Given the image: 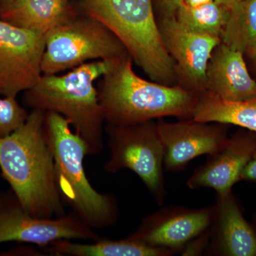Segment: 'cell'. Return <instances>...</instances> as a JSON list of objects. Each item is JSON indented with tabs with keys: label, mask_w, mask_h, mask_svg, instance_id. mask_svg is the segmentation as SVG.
Returning a JSON list of instances; mask_svg holds the SVG:
<instances>
[{
	"label": "cell",
	"mask_w": 256,
	"mask_h": 256,
	"mask_svg": "<svg viewBox=\"0 0 256 256\" xmlns=\"http://www.w3.org/2000/svg\"><path fill=\"white\" fill-rule=\"evenodd\" d=\"M45 114L33 109L21 127L0 138V169L26 213L53 218L64 216V210L44 134Z\"/></svg>",
	"instance_id": "obj_1"
},
{
	"label": "cell",
	"mask_w": 256,
	"mask_h": 256,
	"mask_svg": "<svg viewBox=\"0 0 256 256\" xmlns=\"http://www.w3.org/2000/svg\"><path fill=\"white\" fill-rule=\"evenodd\" d=\"M129 54L101 77L98 90L104 119L127 126L164 117L192 118L198 96L180 85L149 82L134 73Z\"/></svg>",
	"instance_id": "obj_2"
},
{
	"label": "cell",
	"mask_w": 256,
	"mask_h": 256,
	"mask_svg": "<svg viewBox=\"0 0 256 256\" xmlns=\"http://www.w3.org/2000/svg\"><path fill=\"white\" fill-rule=\"evenodd\" d=\"M119 58L88 62L64 75L42 74L36 84L24 92L25 105L62 114L86 142L88 154H98L104 148L105 119L95 82L108 73Z\"/></svg>",
	"instance_id": "obj_3"
},
{
	"label": "cell",
	"mask_w": 256,
	"mask_h": 256,
	"mask_svg": "<svg viewBox=\"0 0 256 256\" xmlns=\"http://www.w3.org/2000/svg\"><path fill=\"white\" fill-rule=\"evenodd\" d=\"M87 16L104 24L152 80L178 85L172 58L165 48L152 0H84Z\"/></svg>",
	"instance_id": "obj_4"
},
{
	"label": "cell",
	"mask_w": 256,
	"mask_h": 256,
	"mask_svg": "<svg viewBox=\"0 0 256 256\" xmlns=\"http://www.w3.org/2000/svg\"><path fill=\"white\" fill-rule=\"evenodd\" d=\"M70 126L62 114L46 112L44 129L54 160L56 181L60 196L92 228L108 226L117 215L114 200L96 191L89 182L84 165L88 148Z\"/></svg>",
	"instance_id": "obj_5"
},
{
	"label": "cell",
	"mask_w": 256,
	"mask_h": 256,
	"mask_svg": "<svg viewBox=\"0 0 256 256\" xmlns=\"http://www.w3.org/2000/svg\"><path fill=\"white\" fill-rule=\"evenodd\" d=\"M128 54L124 45L104 24L88 16H76L46 35L42 74H57L90 60H112Z\"/></svg>",
	"instance_id": "obj_6"
},
{
	"label": "cell",
	"mask_w": 256,
	"mask_h": 256,
	"mask_svg": "<svg viewBox=\"0 0 256 256\" xmlns=\"http://www.w3.org/2000/svg\"><path fill=\"white\" fill-rule=\"evenodd\" d=\"M110 156L106 163L108 172L128 169L140 178L162 204L164 188L162 166L164 148L154 120L127 126L108 124L107 129Z\"/></svg>",
	"instance_id": "obj_7"
},
{
	"label": "cell",
	"mask_w": 256,
	"mask_h": 256,
	"mask_svg": "<svg viewBox=\"0 0 256 256\" xmlns=\"http://www.w3.org/2000/svg\"><path fill=\"white\" fill-rule=\"evenodd\" d=\"M46 36L0 18V94L16 97L42 76Z\"/></svg>",
	"instance_id": "obj_8"
},
{
	"label": "cell",
	"mask_w": 256,
	"mask_h": 256,
	"mask_svg": "<svg viewBox=\"0 0 256 256\" xmlns=\"http://www.w3.org/2000/svg\"><path fill=\"white\" fill-rule=\"evenodd\" d=\"M158 24L165 48L174 63L178 85L198 96L204 94L207 66L220 38L188 30L175 16H162Z\"/></svg>",
	"instance_id": "obj_9"
},
{
	"label": "cell",
	"mask_w": 256,
	"mask_h": 256,
	"mask_svg": "<svg viewBox=\"0 0 256 256\" xmlns=\"http://www.w3.org/2000/svg\"><path fill=\"white\" fill-rule=\"evenodd\" d=\"M76 214L53 218H38L26 213L20 204L0 207V244L18 242L38 246L60 240H98L97 234Z\"/></svg>",
	"instance_id": "obj_10"
},
{
	"label": "cell",
	"mask_w": 256,
	"mask_h": 256,
	"mask_svg": "<svg viewBox=\"0 0 256 256\" xmlns=\"http://www.w3.org/2000/svg\"><path fill=\"white\" fill-rule=\"evenodd\" d=\"M156 124L164 148V165L170 171L183 169L197 156H214L229 140L225 124L190 118L176 122L160 121Z\"/></svg>",
	"instance_id": "obj_11"
},
{
	"label": "cell",
	"mask_w": 256,
	"mask_h": 256,
	"mask_svg": "<svg viewBox=\"0 0 256 256\" xmlns=\"http://www.w3.org/2000/svg\"><path fill=\"white\" fill-rule=\"evenodd\" d=\"M216 208H174L151 216L128 238L152 247L182 250L210 228Z\"/></svg>",
	"instance_id": "obj_12"
},
{
	"label": "cell",
	"mask_w": 256,
	"mask_h": 256,
	"mask_svg": "<svg viewBox=\"0 0 256 256\" xmlns=\"http://www.w3.org/2000/svg\"><path fill=\"white\" fill-rule=\"evenodd\" d=\"M256 146V132L244 129L229 138L226 146L212 156L206 164L198 168L188 178L192 190L212 188L218 198L232 192L240 181L242 170L248 162Z\"/></svg>",
	"instance_id": "obj_13"
},
{
	"label": "cell",
	"mask_w": 256,
	"mask_h": 256,
	"mask_svg": "<svg viewBox=\"0 0 256 256\" xmlns=\"http://www.w3.org/2000/svg\"><path fill=\"white\" fill-rule=\"evenodd\" d=\"M244 55L220 42L208 62L204 94L227 101L256 97V80L249 74Z\"/></svg>",
	"instance_id": "obj_14"
},
{
	"label": "cell",
	"mask_w": 256,
	"mask_h": 256,
	"mask_svg": "<svg viewBox=\"0 0 256 256\" xmlns=\"http://www.w3.org/2000/svg\"><path fill=\"white\" fill-rule=\"evenodd\" d=\"M68 0H14L0 18L46 36L76 18Z\"/></svg>",
	"instance_id": "obj_15"
},
{
	"label": "cell",
	"mask_w": 256,
	"mask_h": 256,
	"mask_svg": "<svg viewBox=\"0 0 256 256\" xmlns=\"http://www.w3.org/2000/svg\"><path fill=\"white\" fill-rule=\"evenodd\" d=\"M218 244L222 255L256 256V232L244 216L232 192L218 197L216 208Z\"/></svg>",
	"instance_id": "obj_16"
},
{
	"label": "cell",
	"mask_w": 256,
	"mask_h": 256,
	"mask_svg": "<svg viewBox=\"0 0 256 256\" xmlns=\"http://www.w3.org/2000/svg\"><path fill=\"white\" fill-rule=\"evenodd\" d=\"M192 119L234 124L256 132V96L245 100L227 101L210 94H202L198 96Z\"/></svg>",
	"instance_id": "obj_17"
},
{
	"label": "cell",
	"mask_w": 256,
	"mask_h": 256,
	"mask_svg": "<svg viewBox=\"0 0 256 256\" xmlns=\"http://www.w3.org/2000/svg\"><path fill=\"white\" fill-rule=\"evenodd\" d=\"M50 252L72 256H166L174 254L168 249L146 245L128 238L120 240H96L82 244L60 240L50 244Z\"/></svg>",
	"instance_id": "obj_18"
},
{
	"label": "cell",
	"mask_w": 256,
	"mask_h": 256,
	"mask_svg": "<svg viewBox=\"0 0 256 256\" xmlns=\"http://www.w3.org/2000/svg\"><path fill=\"white\" fill-rule=\"evenodd\" d=\"M220 42L246 54L256 42V0H242L228 9Z\"/></svg>",
	"instance_id": "obj_19"
},
{
	"label": "cell",
	"mask_w": 256,
	"mask_h": 256,
	"mask_svg": "<svg viewBox=\"0 0 256 256\" xmlns=\"http://www.w3.org/2000/svg\"><path fill=\"white\" fill-rule=\"evenodd\" d=\"M227 13V8L213 1L195 6L181 4L175 18L188 30L220 38L226 21Z\"/></svg>",
	"instance_id": "obj_20"
},
{
	"label": "cell",
	"mask_w": 256,
	"mask_h": 256,
	"mask_svg": "<svg viewBox=\"0 0 256 256\" xmlns=\"http://www.w3.org/2000/svg\"><path fill=\"white\" fill-rule=\"evenodd\" d=\"M24 108L18 104L16 97L0 98V138H4L21 127L28 118Z\"/></svg>",
	"instance_id": "obj_21"
},
{
	"label": "cell",
	"mask_w": 256,
	"mask_h": 256,
	"mask_svg": "<svg viewBox=\"0 0 256 256\" xmlns=\"http://www.w3.org/2000/svg\"><path fill=\"white\" fill-rule=\"evenodd\" d=\"M240 180L256 182V146L252 158L242 170Z\"/></svg>",
	"instance_id": "obj_22"
},
{
	"label": "cell",
	"mask_w": 256,
	"mask_h": 256,
	"mask_svg": "<svg viewBox=\"0 0 256 256\" xmlns=\"http://www.w3.org/2000/svg\"><path fill=\"white\" fill-rule=\"evenodd\" d=\"M163 16H175L182 0H162Z\"/></svg>",
	"instance_id": "obj_23"
},
{
	"label": "cell",
	"mask_w": 256,
	"mask_h": 256,
	"mask_svg": "<svg viewBox=\"0 0 256 256\" xmlns=\"http://www.w3.org/2000/svg\"><path fill=\"white\" fill-rule=\"evenodd\" d=\"M242 1V0H214L215 2L217 4L227 8V9L232 8V6H234L235 4H238V3Z\"/></svg>",
	"instance_id": "obj_24"
},
{
	"label": "cell",
	"mask_w": 256,
	"mask_h": 256,
	"mask_svg": "<svg viewBox=\"0 0 256 256\" xmlns=\"http://www.w3.org/2000/svg\"><path fill=\"white\" fill-rule=\"evenodd\" d=\"M213 1H214V0H182V4L186 5V6H195L206 4V3Z\"/></svg>",
	"instance_id": "obj_25"
},
{
	"label": "cell",
	"mask_w": 256,
	"mask_h": 256,
	"mask_svg": "<svg viewBox=\"0 0 256 256\" xmlns=\"http://www.w3.org/2000/svg\"><path fill=\"white\" fill-rule=\"evenodd\" d=\"M246 54L250 57V58L254 60V63H255L256 65V42Z\"/></svg>",
	"instance_id": "obj_26"
},
{
	"label": "cell",
	"mask_w": 256,
	"mask_h": 256,
	"mask_svg": "<svg viewBox=\"0 0 256 256\" xmlns=\"http://www.w3.org/2000/svg\"><path fill=\"white\" fill-rule=\"evenodd\" d=\"M14 0H0V13L6 10Z\"/></svg>",
	"instance_id": "obj_27"
},
{
	"label": "cell",
	"mask_w": 256,
	"mask_h": 256,
	"mask_svg": "<svg viewBox=\"0 0 256 256\" xmlns=\"http://www.w3.org/2000/svg\"><path fill=\"white\" fill-rule=\"evenodd\" d=\"M2 204V203L1 201H0V207H1Z\"/></svg>",
	"instance_id": "obj_28"
},
{
	"label": "cell",
	"mask_w": 256,
	"mask_h": 256,
	"mask_svg": "<svg viewBox=\"0 0 256 256\" xmlns=\"http://www.w3.org/2000/svg\"><path fill=\"white\" fill-rule=\"evenodd\" d=\"M255 220H256V218ZM255 230H256V228H255Z\"/></svg>",
	"instance_id": "obj_29"
}]
</instances>
